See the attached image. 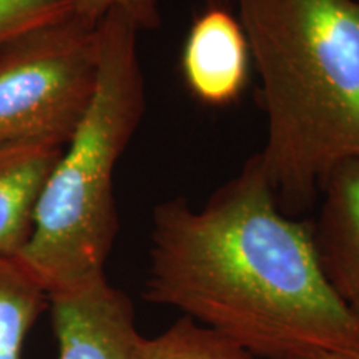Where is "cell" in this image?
<instances>
[{
  "label": "cell",
  "mask_w": 359,
  "mask_h": 359,
  "mask_svg": "<svg viewBox=\"0 0 359 359\" xmlns=\"http://www.w3.org/2000/svg\"><path fill=\"white\" fill-rule=\"evenodd\" d=\"M143 298L257 358L359 348V325L323 275L311 224L283 212L258 155L203 206H155Z\"/></svg>",
  "instance_id": "obj_1"
},
{
  "label": "cell",
  "mask_w": 359,
  "mask_h": 359,
  "mask_svg": "<svg viewBox=\"0 0 359 359\" xmlns=\"http://www.w3.org/2000/svg\"><path fill=\"white\" fill-rule=\"evenodd\" d=\"M259 77L266 138L258 151L283 212L320 195L359 160V2L235 0Z\"/></svg>",
  "instance_id": "obj_2"
},
{
  "label": "cell",
  "mask_w": 359,
  "mask_h": 359,
  "mask_svg": "<svg viewBox=\"0 0 359 359\" xmlns=\"http://www.w3.org/2000/svg\"><path fill=\"white\" fill-rule=\"evenodd\" d=\"M138 34L120 11L98 22L95 93L45 183L34 233L17 258L47 294L105 275L118 233L115 170L147 109Z\"/></svg>",
  "instance_id": "obj_3"
},
{
  "label": "cell",
  "mask_w": 359,
  "mask_h": 359,
  "mask_svg": "<svg viewBox=\"0 0 359 359\" xmlns=\"http://www.w3.org/2000/svg\"><path fill=\"white\" fill-rule=\"evenodd\" d=\"M98 24L70 17L0 52V145L65 147L97 88Z\"/></svg>",
  "instance_id": "obj_4"
},
{
  "label": "cell",
  "mask_w": 359,
  "mask_h": 359,
  "mask_svg": "<svg viewBox=\"0 0 359 359\" xmlns=\"http://www.w3.org/2000/svg\"><path fill=\"white\" fill-rule=\"evenodd\" d=\"M58 359H135L142 334L132 299L107 275L48 294Z\"/></svg>",
  "instance_id": "obj_5"
},
{
  "label": "cell",
  "mask_w": 359,
  "mask_h": 359,
  "mask_svg": "<svg viewBox=\"0 0 359 359\" xmlns=\"http://www.w3.org/2000/svg\"><path fill=\"white\" fill-rule=\"evenodd\" d=\"M251 52L235 13L206 7L193 20L182 50V75L196 100L228 107L240 100L250 79Z\"/></svg>",
  "instance_id": "obj_6"
},
{
  "label": "cell",
  "mask_w": 359,
  "mask_h": 359,
  "mask_svg": "<svg viewBox=\"0 0 359 359\" xmlns=\"http://www.w3.org/2000/svg\"><path fill=\"white\" fill-rule=\"evenodd\" d=\"M311 224L318 262L327 285L359 325V160L331 170Z\"/></svg>",
  "instance_id": "obj_7"
},
{
  "label": "cell",
  "mask_w": 359,
  "mask_h": 359,
  "mask_svg": "<svg viewBox=\"0 0 359 359\" xmlns=\"http://www.w3.org/2000/svg\"><path fill=\"white\" fill-rule=\"evenodd\" d=\"M62 150L48 143L0 145V258L17 259L30 241L35 208Z\"/></svg>",
  "instance_id": "obj_8"
},
{
  "label": "cell",
  "mask_w": 359,
  "mask_h": 359,
  "mask_svg": "<svg viewBox=\"0 0 359 359\" xmlns=\"http://www.w3.org/2000/svg\"><path fill=\"white\" fill-rule=\"evenodd\" d=\"M48 294L19 259L0 258V359H20Z\"/></svg>",
  "instance_id": "obj_9"
},
{
  "label": "cell",
  "mask_w": 359,
  "mask_h": 359,
  "mask_svg": "<svg viewBox=\"0 0 359 359\" xmlns=\"http://www.w3.org/2000/svg\"><path fill=\"white\" fill-rule=\"evenodd\" d=\"M135 359H258L226 336L180 316L154 338L142 336Z\"/></svg>",
  "instance_id": "obj_10"
},
{
  "label": "cell",
  "mask_w": 359,
  "mask_h": 359,
  "mask_svg": "<svg viewBox=\"0 0 359 359\" xmlns=\"http://www.w3.org/2000/svg\"><path fill=\"white\" fill-rule=\"evenodd\" d=\"M74 17V0H0V52L42 27Z\"/></svg>",
  "instance_id": "obj_11"
},
{
  "label": "cell",
  "mask_w": 359,
  "mask_h": 359,
  "mask_svg": "<svg viewBox=\"0 0 359 359\" xmlns=\"http://www.w3.org/2000/svg\"><path fill=\"white\" fill-rule=\"evenodd\" d=\"M161 0H74V15L88 25H97L110 11H120L140 32L161 25Z\"/></svg>",
  "instance_id": "obj_12"
},
{
  "label": "cell",
  "mask_w": 359,
  "mask_h": 359,
  "mask_svg": "<svg viewBox=\"0 0 359 359\" xmlns=\"http://www.w3.org/2000/svg\"><path fill=\"white\" fill-rule=\"evenodd\" d=\"M306 359H359V348L341 349V351L314 354V356L306 358Z\"/></svg>",
  "instance_id": "obj_13"
},
{
  "label": "cell",
  "mask_w": 359,
  "mask_h": 359,
  "mask_svg": "<svg viewBox=\"0 0 359 359\" xmlns=\"http://www.w3.org/2000/svg\"><path fill=\"white\" fill-rule=\"evenodd\" d=\"M356 2H359V0H356Z\"/></svg>",
  "instance_id": "obj_14"
}]
</instances>
